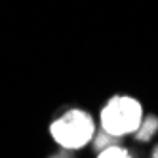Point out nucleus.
<instances>
[{"mask_svg":"<svg viewBox=\"0 0 158 158\" xmlns=\"http://www.w3.org/2000/svg\"><path fill=\"white\" fill-rule=\"evenodd\" d=\"M156 131H158V118L156 116H147V118L141 120V126L135 133H137L139 141H147V139H151Z\"/></svg>","mask_w":158,"mask_h":158,"instance_id":"3","label":"nucleus"},{"mask_svg":"<svg viewBox=\"0 0 158 158\" xmlns=\"http://www.w3.org/2000/svg\"><path fill=\"white\" fill-rule=\"evenodd\" d=\"M97 158H131L130 152L126 149H122V147H116V145H109L107 149H103L99 152Z\"/></svg>","mask_w":158,"mask_h":158,"instance_id":"4","label":"nucleus"},{"mask_svg":"<svg viewBox=\"0 0 158 158\" xmlns=\"http://www.w3.org/2000/svg\"><path fill=\"white\" fill-rule=\"evenodd\" d=\"M154 158H158V147H156V151H154Z\"/></svg>","mask_w":158,"mask_h":158,"instance_id":"5","label":"nucleus"},{"mask_svg":"<svg viewBox=\"0 0 158 158\" xmlns=\"http://www.w3.org/2000/svg\"><path fill=\"white\" fill-rule=\"evenodd\" d=\"M143 120V107L130 95H116L107 101L101 110V128L110 137L135 133Z\"/></svg>","mask_w":158,"mask_h":158,"instance_id":"1","label":"nucleus"},{"mask_svg":"<svg viewBox=\"0 0 158 158\" xmlns=\"http://www.w3.org/2000/svg\"><path fill=\"white\" fill-rule=\"evenodd\" d=\"M50 133L59 147L67 151H76L94 139L95 124L86 110L71 109L52 122Z\"/></svg>","mask_w":158,"mask_h":158,"instance_id":"2","label":"nucleus"}]
</instances>
